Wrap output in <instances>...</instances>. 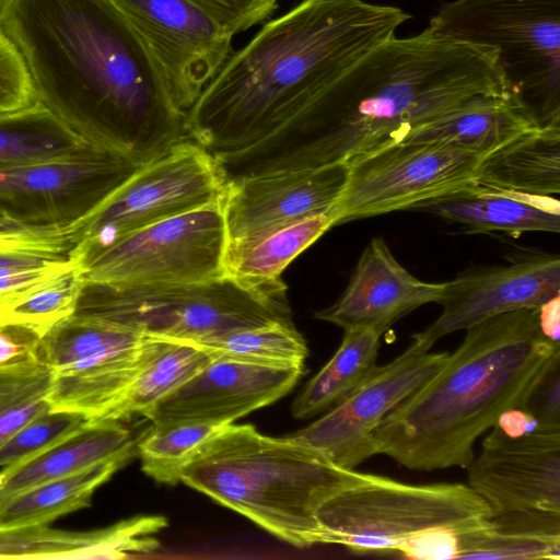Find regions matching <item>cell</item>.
Segmentation results:
<instances>
[{
  "instance_id": "6da1fadb",
  "label": "cell",
  "mask_w": 560,
  "mask_h": 560,
  "mask_svg": "<svg viewBox=\"0 0 560 560\" xmlns=\"http://www.w3.org/2000/svg\"><path fill=\"white\" fill-rule=\"evenodd\" d=\"M510 92L495 47L428 26L390 37L272 133L217 161L226 182L347 163L471 98Z\"/></svg>"
},
{
  "instance_id": "7a4b0ae2",
  "label": "cell",
  "mask_w": 560,
  "mask_h": 560,
  "mask_svg": "<svg viewBox=\"0 0 560 560\" xmlns=\"http://www.w3.org/2000/svg\"><path fill=\"white\" fill-rule=\"evenodd\" d=\"M38 101L91 143L145 164L189 139L150 48L113 0H1Z\"/></svg>"
},
{
  "instance_id": "3957f363",
  "label": "cell",
  "mask_w": 560,
  "mask_h": 560,
  "mask_svg": "<svg viewBox=\"0 0 560 560\" xmlns=\"http://www.w3.org/2000/svg\"><path fill=\"white\" fill-rule=\"evenodd\" d=\"M411 16L364 0H302L233 51L186 113V131L214 159L282 126Z\"/></svg>"
},
{
  "instance_id": "277c9868",
  "label": "cell",
  "mask_w": 560,
  "mask_h": 560,
  "mask_svg": "<svg viewBox=\"0 0 560 560\" xmlns=\"http://www.w3.org/2000/svg\"><path fill=\"white\" fill-rule=\"evenodd\" d=\"M465 330L443 368L376 427L372 455L413 470L467 467L477 439L503 413L522 410L560 353V342L540 327L538 308L498 314Z\"/></svg>"
},
{
  "instance_id": "5b68a950",
  "label": "cell",
  "mask_w": 560,
  "mask_h": 560,
  "mask_svg": "<svg viewBox=\"0 0 560 560\" xmlns=\"http://www.w3.org/2000/svg\"><path fill=\"white\" fill-rule=\"evenodd\" d=\"M363 472L289 438L226 424L183 468L180 481L299 548L324 544L319 505Z\"/></svg>"
},
{
  "instance_id": "8992f818",
  "label": "cell",
  "mask_w": 560,
  "mask_h": 560,
  "mask_svg": "<svg viewBox=\"0 0 560 560\" xmlns=\"http://www.w3.org/2000/svg\"><path fill=\"white\" fill-rule=\"evenodd\" d=\"M281 279L231 276L180 283L83 280L74 315L165 339L197 341L230 331L293 324Z\"/></svg>"
},
{
  "instance_id": "52a82bcc",
  "label": "cell",
  "mask_w": 560,
  "mask_h": 560,
  "mask_svg": "<svg viewBox=\"0 0 560 560\" xmlns=\"http://www.w3.org/2000/svg\"><path fill=\"white\" fill-rule=\"evenodd\" d=\"M492 515L491 506L469 485H409L365 472L316 511L324 544L357 555L395 552L404 540L430 528L460 534Z\"/></svg>"
},
{
  "instance_id": "ba28073f",
  "label": "cell",
  "mask_w": 560,
  "mask_h": 560,
  "mask_svg": "<svg viewBox=\"0 0 560 560\" xmlns=\"http://www.w3.org/2000/svg\"><path fill=\"white\" fill-rule=\"evenodd\" d=\"M429 26L498 49L510 90L539 127H560V0H451Z\"/></svg>"
},
{
  "instance_id": "9c48e42d",
  "label": "cell",
  "mask_w": 560,
  "mask_h": 560,
  "mask_svg": "<svg viewBox=\"0 0 560 560\" xmlns=\"http://www.w3.org/2000/svg\"><path fill=\"white\" fill-rule=\"evenodd\" d=\"M164 343V338L72 314L40 339V362L51 371L50 409L105 420Z\"/></svg>"
},
{
  "instance_id": "30bf717a",
  "label": "cell",
  "mask_w": 560,
  "mask_h": 560,
  "mask_svg": "<svg viewBox=\"0 0 560 560\" xmlns=\"http://www.w3.org/2000/svg\"><path fill=\"white\" fill-rule=\"evenodd\" d=\"M486 155L443 142H400L346 164L345 187L329 209L332 226L399 210H423L475 186Z\"/></svg>"
},
{
  "instance_id": "8fae6325",
  "label": "cell",
  "mask_w": 560,
  "mask_h": 560,
  "mask_svg": "<svg viewBox=\"0 0 560 560\" xmlns=\"http://www.w3.org/2000/svg\"><path fill=\"white\" fill-rule=\"evenodd\" d=\"M221 200L129 233L74 260L86 281L180 283L225 276Z\"/></svg>"
},
{
  "instance_id": "7c38bea8",
  "label": "cell",
  "mask_w": 560,
  "mask_h": 560,
  "mask_svg": "<svg viewBox=\"0 0 560 560\" xmlns=\"http://www.w3.org/2000/svg\"><path fill=\"white\" fill-rule=\"evenodd\" d=\"M225 179L217 160L187 139L142 164L84 224L72 259L137 230L221 200Z\"/></svg>"
},
{
  "instance_id": "4fadbf2b",
  "label": "cell",
  "mask_w": 560,
  "mask_h": 560,
  "mask_svg": "<svg viewBox=\"0 0 560 560\" xmlns=\"http://www.w3.org/2000/svg\"><path fill=\"white\" fill-rule=\"evenodd\" d=\"M141 165L95 145L70 158L0 167V213L30 226L81 223Z\"/></svg>"
},
{
  "instance_id": "5bb4252c",
  "label": "cell",
  "mask_w": 560,
  "mask_h": 560,
  "mask_svg": "<svg viewBox=\"0 0 560 560\" xmlns=\"http://www.w3.org/2000/svg\"><path fill=\"white\" fill-rule=\"evenodd\" d=\"M143 38L187 113L233 52L226 26L191 0H113Z\"/></svg>"
},
{
  "instance_id": "9a60e30c",
  "label": "cell",
  "mask_w": 560,
  "mask_h": 560,
  "mask_svg": "<svg viewBox=\"0 0 560 560\" xmlns=\"http://www.w3.org/2000/svg\"><path fill=\"white\" fill-rule=\"evenodd\" d=\"M448 352H431L417 342L370 376L318 420L290 435L332 464L354 469L373 456L374 430L397 405L433 377Z\"/></svg>"
},
{
  "instance_id": "2e32d148",
  "label": "cell",
  "mask_w": 560,
  "mask_h": 560,
  "mask_svg": "<svg viewBox=\"0 0 560 560\" xmlns=\"http://www.w3.org/2000/svg\"><path fill=\"white\" fill-rule=\"evenodd\" d=\"M560 295V257L532 253L500 266L467 270L445 282L441 315L412 341L431 350L443 336L491 316L539 308Z\"/></svg>"
},
{
  "instance_id": "e0dca14e",
  "label": "cell",
  "mask_w": 560,
  "mask_h": 560,
  "mask_svg": "<svg viewBox=\"0 0 560 560\" xmlns=\"http://www.w3.org/2000/svg\"><path fill=\"white\" fill-rule=\"evenodd\" d=\"M469 486L494 512L560 513V429L508 432L498 424L467 466Z\"/></svg>"
},
{
  "instance_id": "ac0fdd59",
  "label": "cell",
  "mask_w": 560,
  "mask_h": 560,
  "mask_svg": "<svg viewBox=\"0 0 560 560\" xmlns=\"http://www.w3.org/2000/svg\"><path fill=\"white\" fill-rule=\"evenodd\" d=\"M347 175L348 165L339 163L226 182L221 208L228 243L253 240L328 212L339 198Z\"/></svg>"
},
{
  "instance_id": "d6986e66",
  "label": "cell",
  "mask_w": 560,
  "mask_h": 560,
  "mask_svg": "<svg viewBox=\"0 0 560 560\" xmlns=\"http://www.w3.org/2000/svg\"><path fill=\"white\" fill-rule=\"evenodd\" d=\"M304 372L215 358L142 416L154 424L201 421L226 425L285 396Z\"/></svg>"
},
{
  "instance_id": "ffe728a7",
  "label": "cell",
  "mask_w": 560,
  "mask_h": 560,
  "mask_svg": "<svg viewBox=\"0 0 560 560\" xmlns=\"http://www.w3.org/2000/svg\"><path fill=\"white\" fill-rule=\"evenodd\" d=\"M444 291L445 282H425L411 275L376 236L362 252L342 295L314 317L343 330L372 327L384 334L416 308L440 303Z\"/></svg>"
},
{
  "instance_id": "44dd1931",
  "label": "cell",
  "mask_w": 560,
  "mask_h": 560,
  "mask_svg": "<svg viewBox=\"0 0 560 560\" xmlns=\"http://www.w3.org/2000/svg\"><path fill=\"white\" fill-rule=\"evenodd\" d=\"M166 526L164 516L149 515L88 532L55 529L48 525L0 527V559H125L158 549L156 534Z\"/></svg>"
},
{
  "instance_id": "7402d4cb",
  "label": "cell",
  "mask_w": 560,
  "mask_h": 560,
  "mask_svg": "<svg viewBox=\"0 0 560 560\" xmlns=\"http://www.w3.org/2000/svg\"><path fill=\"white\" fill-rule=\"evenodd\" d=\"M513 93L471 98L416 127L401 142H443L483 155L538 128Z\"/></svg>"
},
{
  "instance_id": "603a6c76",
  "label": "cell",
  "mask_w": 560,
  "mask_h": 560,
  "mask_svg": "<svg viewBox=\"0 0 560 560\" xmlns=\"http://www.w3.org/2000/svg\"><path fill=\"white\" fill-rule=\"evenodd\" d=\"M130 431L120 421L89 420L39 454L0 471V502L42 482L135 454Z\"/></svg>"
},
{
  "instance_id": "cb8c5ba5",
  "label": "cell",
  "mask_w": 560,
  "mask_h": 560,
  "mask_svg": "<svg viewBox=\"0 0 560 560\" xmlns=\"http://www.w3.org/2000/svg\"><path fill=\"white\" fill-rule=\"evenodd\" d=\"M423 210L463 225L467 233L503 232L517 237L526 232H560V203L552 196L469 190Z\"/></svg>"
},
{
  "instance_id": "d4e9b609",
  "label": "cell",
  "mask_w": 560,
  "mask_h": 560,
  "mask_svg": "<svg viewBox=\"0 0 560 560\" xmlns=\"http://www.w3.org/2000/svg\"><path fill=\"white\" fill-rule=\"evenodd\" d=\"M471 190L558 195L560 127L529 130L486 155Z\"/></svg>"
},
{
  "instance_id": "484cf974",
  "label": "cell",
  "mask_w": 560,
  "mask_h": 560,
  "mask_svg": "<svg viewBox=\"0 0 560 560\" xmlns=\"http://www.w3.org/2000/svg\"><path fill=\"white\" fill-rule=\"evenodd\" d=\"M458 559L559 560L560 513L542 510L494 512L458 534Z\"/></svg>"
},
{
  "instance_id": "4316f807",
  "label": "cell",
  "mask_w": 560,
  "mask_h": 560,
  "mask_svg": "<svg viewBox=\"0 0 560 560\" xmlns=\"http://www.w3.org/2000/svg\"><path fill=\"white\" fill-rule=\"evenodd\" d=\"M93 147L40 102L0 113V167L70 158Z\"/></svg>"
},
{
  "instance_id": "83f0119b",
  "label": "cell",
  "mask_w": 560,
  "mask_h": 560,
  "mask_svg": "<svg viewBox=\"0 0 560 560\" xmlns=\"http://www.w3.org/2000/svg\"><path fill=\"white\" fill-rule=\"evenodd\" d=\"M129 459L102 462L16 493L0 502V527L48 525L60 516L90 506L94 491Z\"/></svg>"
},
{
  "instance_id": "f1b7e54d",
  "label": "cell",
  "mask_w": 560,
  "mask_h": 560,
  "mask_svg": "<svg viewBox=\"0 0 560 560\" xmlns=\"http://www.w3.org/2000/svg\"><path fill=\"white\" fill-rule=\"evenodd\" d=\"M382 335L372 327L345 330L335 354L295 398L293 417L308 419L332 408L362 384L377 366Z\"/></svg>"
},
{
  "instance_id": "f546056e",
  "label": "cell",
  "mask_w": 560,
  "mask_h": 560,
  "mask_svg": "<svg viewBox=\"0 0 560 560\" xmlns=\"http://www.w3.org/2000/svg\"><path fill=\"white\" fill-rule=\"evenodd\" d=\"M332 226L328 212L289 223L253 240L228 243V276L249 283L281 279L285 267Z\"/></svg>"
},
{
  "instance_id": "4dcf8cb0",
  "label": "cell",
  "mask_w": 560,
  "mask_h": 560,
  "mask_svg": "<svg viewBox=\"0 0 560 560\" xmlns=\"http://www.w3.org/2000/svg\"><path fill=\"white\" fill-rule=\"evenodd\" d=\"M211 360L205 350L190 342L165 339L161 351L137 375L105 420L120 421L143 415L198 374Z\"/></svg>"
},
{
  "instance_id": "1f68e13d",
  "label": "cell",
  "mask_w": 560,
  "mask_h": 560,
  "mask_svg": "<svg viewBox=\"0 0 560 560\" xmlns=\"http://www.w3.org/2000/svg\"><path fill=\"white\" fill-rule=\"evenodd\" d=\"M190 343L205 350L212 359L278 368L305 369L308 354L306 342L294 324L235 330Z\"/></svg>"
},
{
  "instance_id": "d6a6232c",
  "label": "cell",
  "mask_w": 560,
  "mask_h": 560,
  "mask_svg": "<svg viewBox=\"0 0 560 560\" xmlns=\"http://www.w3.org/2000/svg\"><path fill=\"white\" fill-rule=\"evenodd\" d=\"M83 278L77 262L0 299V323L31 327L42 336L74 313Z\"/></svg>"
},
{
  "instance_id": "836d02e7",
  "label": "cell",
  "mask_w": 560,
  "mask_h": 560,
  "mask_svg": "<svg viewBox=\"0 0 560 560\" xmlns=\"http://www.w3.org/2000/svg\"><path fill=\"white\" fill-rule=\"evenodd\" d=\"M224 427L201 421L153 423L137 444L142 470L156 482L178 483L183 468Z\"/></svg>"
},
{
  "instance_id": "e575fe53",
  "label": "cell",
  "mask_w": 560,
  "mask_h": 560,
  "mask_svg": "<svg viewBox=\"0 0 560 560\" xmlns=\"http://www.w3.org/2000/svg\"><path fill=\"white\" fill-rule=\"evenodd\" d=\"M85 221L68 226L0 225V268L71 260Z\"/></svg>"
},
{
  "instance_id": "d590c367",
  "label": "cell",
  "mask_w": 560,
  "mask_h": 560,
  "mask_svg": "<svg viewBox=\"0 0 560 560\" xmlns=\"http://www.w3.org/2000/svg\"><path fill=\"white\" fill-rule=\"evenodd\" d=\"M51 371L44 363L0 370V447L25 423L50 409Z\"/></svg>"
},
{
  "instance_id": "8d00e7d4",
  "label": "cell",
  "mask_w": 560,
  "mask_h": 560,
  "mask_svg": "<svg viewBox=\"0 0 560 560\" xmlns=\"http://www.w3.org/2000/svg\"><path fill=\"white\" fill-rule=\"evenodd\" d=\"M89 420L74 412L48 409L25 423L0 447V467L24 462L68 436Z\"/></svg>"
},
{
  "instance_id": "74e56055",
  "label": "cell",
  "mask_w": 560,
  "mask_h": 560,
  "mask_svg": "<svg viewBox=\"0 0 560 560\" xmlns=\"http://www.w3.org/2000/svg\"><path fill=\"white\" fill-rule=\"evenodd\" d=\"M38 102L24 57L0 27V113L22 109Z\"/></svg>"
},
{
  "instance_id": "f35d334b",
  "label": "cell",
  "mask_w": 560,
  "mask_h": 560,
  "mask_svg": "<svg viewBox=\"0 0 560 560\" xmlns=\"http://www.w3.org/2000/svg\"><path fill=\"white\" fill-rule=\"evenodd\" d=\"M522 410L537 427L560 429V353L536 382Z\"/></svg>"
},
{
  "instance_id": "ab89813d",
  "label": "cell",
  "mask_w": 560,
  "mask_h": 560,
  "mask_svg": "<svg viewBox=\"0 0 560 560\" xmlns=\"http://www.w3.org/2000/svg\"><path fill=\"white\" fill-rule=\"evenodd\" d=\"M234 35L267 20L277 9L266 0H191Z\"/></svg>"
},
{
  "instance_id": "60d3db41",
  "label": "cell",
  "mask_w": 560,
  "mask_h": 560,
  "mask_svg": "<svg viewBox=\"0 0 560 560\" xmlns=\"http://www.w3.org/2000/svg\"><path fill=\"white\" fill-rule=\"evenodd\" d=\"M42 335L14 323H0V370L33 365L40 362Z\"/></svg>"
},
{
  "instance_id": "b9f144b4",
  "label": "cell",
  "mask_w": 560,
  "mask_h": 560,
  "mask_svg": "<svg viewBox=\"0 0 560 560\" xmlns=\"http://www.w3.org/2000/svg\"><path fill=\"white\" fill-rule=\"evenodd\" d=\"M458 534L448 528H430L404 540L395 553L407 559H458Z\"/></svg>"
},
{
  "instance_id": "7bdbcfd3",
  "label": "cell",
  "mask_w": 560,
  "mask_h": 560,
  "mask_svg": "<svg viewBox=\"0 0 560 560\" xmlns=\"http://www.w3.org/2000/svg\"><path fill=\"white\" fill-rule=\"evenodd\" d=\"M75 261L73 259L36 266H13L0 268V299L20 291L44 278H47Z\"/></svg>"
},
{
  "instance_id": "ee69618b",
  "label": "cell",
  "mask_w": 560,
  "mask_h": 560,
  "mask_svg": "<svg viewBox=\"0 0 560 560\" xmlns=\"http://www.w3.org/2000/svg\"><path fill=\"white\" fill-rule=\"evenodd\" d=\"M539 324L544 334L551 340L559 342L560 329V295L548 301L539 308Z\"/></svg>"
},
{
  "instance_id": "f6af8a7d",
  "label": "cell",
  "mask_w": 560,
  "mask_h": 560,
  "mask_svg": "<svg viewBox=\"0 0 560 560\" xmlns=\"http://www.w3.org/2000/svg\"><path fill=\"white\" fill-rule=\"evenodd\" d=\"M12 223H16V222H13V221L7 219L4 215H2L0 213V225H7V224H12Z\"/></svg>"
},
{
  "instance_id": "bcb514c9",
  "label": "cell",
  "mask_w": 560,
  "mask_h": 560,
  "mask_svg": "<svg viewBox=\"0 0 560 560\" xmlns=\"http://www.w3.org/2000/svg\"><path fill=\"white\" fill-rule=\"evenodd\" d=\"M272 8L277 9L278 8V1L279 0H266Z\"/></svg>"
},
{
  "instance_id": "7dc6e473",
  "label": "cell",
  "mask_w": 560,
  "mask_h": 560,
  "mask_svg": "<svg viewBox=\"0 0 560 560\" xmlns=\"http://www.w3.org/2000/svg\"><path fill=\"white\" fill-rule=\"evenodd\" d=\"M0 2H1V0H0Z\"/></svg>"
}]
</instances>
